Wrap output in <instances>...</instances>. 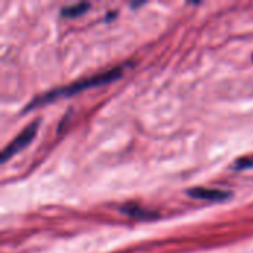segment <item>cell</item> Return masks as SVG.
<instances>
[{
	"label": "cell",
	"instance_id": "1",
	"mask_svg": "<svg viewBox=\"0 0 253 253\" xmlns=\"http://www.w3.org/2000/svg\"><path fill=\"white\" fill-rule=\"evenodd\" d=\"M123 74V68L122 67H116V68H111V70H107L101 74H96V76H92V77H87V79H83V80H79L76 83H71L65 87H61V89H55V90H50L47 93H43L42 96L36 98L27 110H31V108H36V107H40L46 102H50L53 99H58V98H64V96H71V95H76L82 90H86V89H90V87H96V86H102V84H107V83H111L114 80H117L119 77H122Z\"/></svg>",
	"mask_w": 253,
	"mask_h": 253
},
{
	"label": "cell",
	"instance_id": "2",
	"mask_svg": "<svg viewBox=\"0 0 253 253\" xmlns=\"http://www.w3.org/2000/svg\"><path fill=\"white\" fill-rule=\"evenodd\" d=\"M37 127H39V122H33L30 126H27L12 142H9V145L1 151V163H6L12 156H15L18 151H21L24 147H27L31 139L36 136L37 133Z\"/></svg>",
	"mask_w": 253,
	"mask_h": 253
},
{
	"label": "cell",
	"instance_id": "3",
	"mask_svg": "<svg viewBox=\"0 0 253 253\" xmlns=\"http://www.w3.org/2000/svg\"><path fill=\"white\" fill-rule=\"evenodd\" d=\"M187 196H190L191 199L196 200H205V202H213V203H219V202H225L227 199L231 197V193L224 191V190H212V188H191L187 191Z\"/></svg>",
	"mask_w": 253,
	"mask_h": 253
},
{
	"label": "cell",
	"instance_id": "4",
	"mask_svg": "<svg viewBox=\"0 0 253 253\" xmlns=\"http://www.w3.org/2000/svg\"><path fill=\"white\" fill-rule=\"evenodd\" d=\"M120 211H122V213H125L130 218H135V219H154V218H157L156 212L147 211V209H144L135 203H127V205L122 206Z\"/></svg>",
	"mask_w": 253,
	"mask_h": 253
},
{
	"label": "cell",
	"instance_id": "5",
	"mask_svg": "<svg viewBox=\"0 0 253 253\" xmlns=\"http://www.w3.org/2000/svg\"><path fill=\"white\" fill-rule=\"evenodd\" d=\"M89 7H90L89 3H77V4L64 7V9L61 10V13H62V16H65V18H76V16L83 15Z\"/></svg>",
	"mask_w": 253,
	"mask_h": 253
},
{
	"label": "cell",
	"instance_id": "6",
	"mask_svg": "<svg viewBox=\"0 0 253 253\" xmlns=\"http://www.w3.org/2000/svg\"><path fill=\"white\" fill-rule=\"evenodd\" d=\"M234 169L237 170H246V169H253V156L252 157H242L234 163Z\"/></svg>",
	"mask_w": 253,
	"mask_h": 253
}]
</instances>
